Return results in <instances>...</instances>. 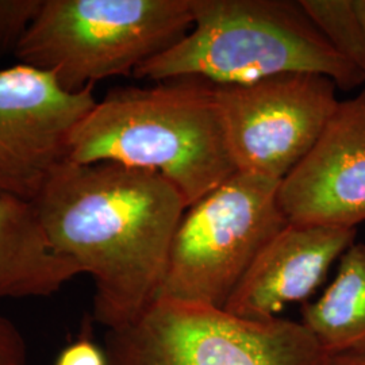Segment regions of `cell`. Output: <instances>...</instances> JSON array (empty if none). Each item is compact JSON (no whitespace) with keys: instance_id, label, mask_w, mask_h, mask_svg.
Listing matches in <instances>:
<instances>
[{"instance_id":"obj_1","label":"cell","mask_w":365,"mask_h":365,"mask_svg":"<svg viewBox=\"0 0 365 365\" xmlns=\"http://www.w3.org/2000/svg\"><path fill=\"white\" fill-rule=\"evenodd\" d=\"M33 203L53 250L91 276L99 325L128 327L156 302L188 209L172 182L115 163L66 160Z\"/></svg>"},{"instance_id":"obj_2","label":"cell","mask_w":365,"mask_h":365,"mask_svg":"<svg viewBox=\"0 0 365 365\" xmlns=\"http://www.w3.org/2000/svg\"><path fill=\"white\" fill-rule=\"evenodd\" d=\"M66 160L156 172L187 207L237 170L212 84L197 78L107 92L72 131Z\"/></svg>"},{"instance_id":"obj_3","label":"cell","mask_w":365,"mask_h":365,"mask_svg":"<svg viewBox=\"0 0 365 365\" xmlns=\"http://www.w3.org/2000/svg\"><path fill=\"white\" fill-rule=\"evenodd\" d=\"M192 11L191 30L138 66L134 78L222 86L306 72L331 78L341 90L365 83L364 72L329 45L299 1L192 0Z\"/></svg>"},{"instance_id":"obj_4","label":"cell","mask_w":365,"mask_h":365,"mask_svg":"<svg viewBox=\"0 0 365 365\" xmlns=\"http://www.w3.org/2000/svg\"><path fill=\"white\" fill-rule=\"evenodd\" d=\"M192 24V0H43L15 56L78 92L133 75Z\"/></svg>"},{"instance_id":"obj_5","label":"cell","mask_w":365,"mask_h":365,"mask_svg":"<svg viewBox=\"0 0 365 365\" xmlns=\"http://www.w3.org/2000/svg\"><path fill=\"white\" fill-rule=\"evenodd\" d=\"M279 184L237 170L185 210L157 299L225 309L262 248L288 225Z\"/></svg>"},{"instance_id":"obj_6","label":"cell","mask_w":365,"mask_h":365,"mask_svg":"<svg viewBox=\"0 0 365 365\" xmlns=\"http://www.w3.org/2000/svg\"><path fill=\"white\" fill-rule=\"evenodd\" d=\"M103 349L108 365H327L329 357L300 322L167 299L107 330Z\"/></svg>"},{"instance_id":"obj_7","label":"cell","mask_w":365,"mask_h":365,"mask_svg":"<svg viewBox=\"0 0 365 365\" xmlns=\"http://www.w3.org/2000/svg\"><path fill=\"white\" fill-rule=\"evenodd\" d=\"M337 88L331 78L306 72L212 86L237 170L283 180L337 111Z\"/></svg>"},{"instance_id":"obj_8","label":"cell","mask_w":365,"mask_h":365,"mask_svg":"<svg viewBox=\"0 0 365 365\" xmlns=\"http://www.w3.org/2000/svg\"><path fill=\"white\" fill-rule=\"evenodd\" d=\"M93 87L68 92L52 73L0 71V192L34 202L68 156L72 131L96 105Z\"/></svg>"},{"instance_id":"obj_9","label":"cell","mask_w":365,"mask_h":365,"mask_svg":"<svg viewBox=\"0 0 365 365\" xmlns=\"http://www.w3.org/2000/svg\"><path fill=\"white\" fill-rule=\"evenodd\" d=\"M277 200L288 223L354 229L365 221V90L339 102L313 149L280 180Z\"/></svg>"},{"instance_id":"obj_10","label":"cell","mask_w":365,"mask_h":365,"mask_svg":"<svg viewBox=\"0 0 365 365\" xmlns=\"http://www.w3.org/2000/svg\"><path fill=\"white\" fill-rule=\"evenodd\" d=\"M356 229L288 223L262 248L223 310L252 321L276 318L307 300L354 244Z\"/></svg>"},{"instance_id":"obj_11","label":"cell","mask_w":365,"mask_h":365,"mask_svg":"<svg viewBox=\"0 0 365 365\" xmlns=\"http://www.w3.org/2000/svg\"><path fill=\"white\" fill-rule=\"evenodd\" d=\"M78 274L49 245L36 205L0 192V299L52 297Z\"/></svg>"},{"instance_id":"obj_12","label":"cell","mask_w":365,"mask_h":365,"mask_svg":"<svg viewBox=\"0 0 365 365\" xmlns=\"http://www.w3.org/2000/svg\"><path fill=\"white\" fill-rule=\"evenodd\" d=\"M300 324L330 356L365 349V245L353 244L339 257L327 291L302 309Z\"/></svg>"},{"instance_id":"obj_13","label":"cell","mask_w":365,"mask_h":365,"mask_svg":"<svg viewBox=\"0 0 365 365\" xmlns=\"http://www.w3.org/2000/svg\"><path fill=\"white\" fill-rule=\"evenodd\" d=\"M329 45L365 75V31L354 0H299Z\"/></svg>"},{"instance_id":"obj_14","label":"cell","mask_w":365,"mask_h":365,"mask_svg":"<svg viewBox=\"0 0 365 365\" xmlns=\"http://www.w3.org/2000/svg\"><path fill=\"white\" fill-rule=\"evenodd\" d=\"M43 0H0V58L16 52Z\"/></svg>"},{"instance_id":"obj_15","label":"cell","mask_w":365,"mask_h":365,"mask_svg":"<svg viewBox=\"0 0 365 365\" xmlns=\"http://www.w3.org/2000/svg\"><path fill=\"white\" fill-rule=\"evenodd\" d=\"M26 342L21 330L0 314V365H26Z\"/></svg>"},{"instance_id":"obj_16","label":"cell","mask_w":365,"mask_h":365,"mask_svg":"<svg viewBox=\"0 0 365 365\" xmlns=\"http://www.w3.org/2000/svg\"><path fill=\"white\" fill-rule=\"evenodd\" d=\"M54 365H108V361L103 348L91 339H81L66 346Z\"/></svg>"},{"instance_id":"obj_17","label":"cell","mask_w":365,"mask_h":365,"mask_svg":"<svg viewBox=\"0 0 365 365\" xmlns=\"http://www.w3.org/2000/svg\"><path fill=\"white\" fill-rule=\"evenodd\" d=\"M327 365H365V349L330 354Z\"/></svg>"},{"instance_id":"obj_18","label":"cell","mask_w":365,"mask_h":365,"mask_svg":"<svg viewBox=\"0 0 365 365\" xmlns=\"http://www.w3.org/2000/svg\"><path fill=\"white\" fill-rule=\"evenodd\" d=\"M354 1H356V7H357L359 15H360V18L363 21L365 31V0H354Z\"/></svg>"}]
</instances>
